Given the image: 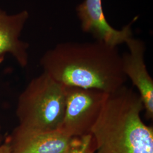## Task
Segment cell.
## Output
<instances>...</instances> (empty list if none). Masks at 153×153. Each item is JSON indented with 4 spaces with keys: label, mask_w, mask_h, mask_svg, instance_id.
<instances>
[{
    "label": "cell",
    "mask_w": 153,
    "mask_h": 153,
    "mask_svg": "<svg viewBox=\"0 0 153 153\" xmlns=\"http://www.w3.org/2000/svg\"><path fill=\"white\" fill-rule=\"evenodd\" d=\"M43 72L65 86L115 93L127 81L122 55L102 42L57 44L40 59Z\"/></svg>",
    "instance_id": "6da1fadb"
},
{
    "label": "cell",
    "mask_w": 153,
    "mask_h": 153,
    "mask_svg": "<svg viewBox=\"0 0 153 153\" xmlns=\"http://www.w3.org/2000/svg\"><path fill=\"white\" fill-rule=\"evenodd\" d=\"M143 110L131 88L109 94L90 133L93 153H153V128L142 121Z\"/></svg>",
    "instance_id": "7a4b0ae2"
},
{
    "label": "cell",
    "mask_w": 153,
    "mask_h": 153,
    "mask_svg": "<svg viewBox=\"0 0 153 153\" xmlns=\"http://www.w3.org/2000/svg\"><path fill=\"white\" fill-rule=\"evenodd\" d=\"M65 108V86L43 72L28 83L18 98V126L40 131L59 129Z\"/></svg>",
    "instance_id": "3957f363"
},
{
    "label": "cell",
    "mask_w": 153,
    "mask_h": 153,
    "mask_svg": "<svg viewBox=\"0 0 153 153\" xmlns=\"http://www.w3.org/2000/svg\"><path fill=\"white\" fill-rule=\"evenodd\" d=\"M14 153H89L90 135L71 138L60 129L40 131L18 126L6 140Z\"/></svg>",
    "instance_id": "277c9868"
},
{
    "label": "cell",
    "mask_w": 153,
    "mask_h": 153,
    "mask_svg": "<svg viewBox=\"0 0 153 153\" xmlns=\"http://www.w3.org/2000/svg\"><path fill=\"white\" fill-rule=\"evenodd\" d=\"M109 94L94 89L65 86V108L59 129L71 138L90 134Z\"/></svg>",
    "instance_id": "5b68a950"
},
{
    "label": "cell",
    "mask_w": 153,
    "mask_h": 153,
    "mask_svg": "<svg viewBox=\"0 0 153 153\" xmlns=\"http://www.w3.org/2000/svg\"><path fill=\"white\" fill-rule=\"evenodd\" d=\"M76 11L82 31L91 34L98 41L117 47L132 38L131 23L120 30L109 25L103 10L102 0H85L78 6Z\"/></svg>",
    "instance_id": "8992f818"
},
{
    "label": "cell",
    "mask_w": 153,
    "mask_h": 153,
    "mask_svg": "<svg viewBox=\"0 0 153 153\" xmlns=\"http://www.w3.org/2000/svg\"><path fill=\"white\" fill-rule=\"evenodd\" d=\"M128 52L122 55L123 70L137 88L144 105L148 119L153 118V80L148 72L144 60L146 47L139 39L131 38L126 42Z\"/></svg>",
    "instance_id": "52a82bcc"
},
{
    "label": "cell",
    "mask_w": 153,
    "mask_h": 153,
    "mask_svg": "<svg viewBox=\"0 0 153 153\" xmlns=\"http://www.w3.org/2000/svg\"><path fill=\"white\" fill-rule=\"evenodd\" d=\"M28 17L26 10L8 15L0 9V62L10 54L22 67L27 65L29 45L19 38Z\"/></svg>",
    "instance_id": "ba28073f"
},
{
    "label": "cell",
    "mask_w": 153,
    "mask_h": 153,
    "mask_svg": "<svg viewBox=\"0 0 153 153\" xmlns=\"http://www.w3.org/2000/svg\"><path fill=\"white\" fill-rule=\"evenodd\" d=\"M0 153H14L10 146L7 142L0 145Z\"/></svg>",
    "instance_id": "9c48e42d"
},
{
    "label": "cell",
    "mask_w": 153,
    "mask_h": 153,
    "mask_svg": "<svg viewBox=\"0 0 153 153\" xmlns=\"http://www.w3.org/2000/svg\"><path fill=\"white\" fill-rule=\"evenodd\" d=\"M1 141H2V135H1V128L0 126V145L1 144Z\"/></svg>",
    "instance_id": "30bf717a"
}]
</instances>
